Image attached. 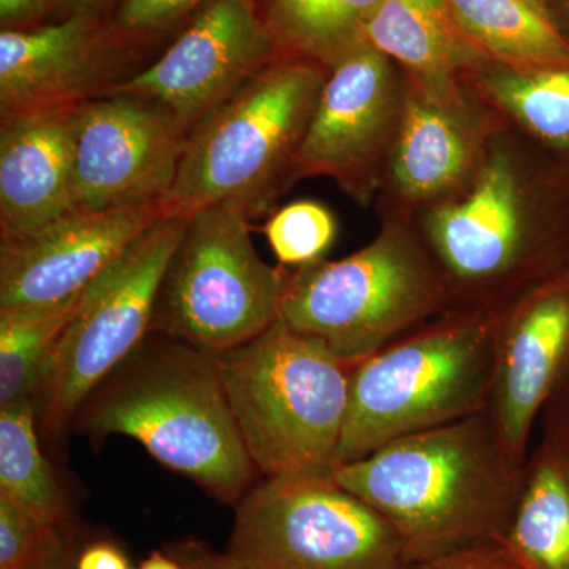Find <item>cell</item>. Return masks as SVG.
Here are the masks:
<instances>
[{
	"mask_svg": "<svg viewBox=\"0 0 569 569\" xmlns=\"http://www.w3.org/2000/svg\"><path fill=\"white\" fill-rule=\"evenodd\" d=\"M449 312L497 316L569 269V171L503 122L466 192L411 220Z\"/></svg>",
	"mask_w": 569,
	"mask_h": 569,
	"instance_id": "6da1fadb",
	"label": "cell"
},
{
	"mask_svg": "<svg viewBox=\"0 0 569 569\" xmlns=\"http://www.w3.org/2000/svg\"><path fill=\"white\" fill-rule=\"evenodd\" d=\"M523 471L486 411L389 441L332 479L395 529L411 565L503 541Z\"/></svg>",
	"mask_w": 569,
	"mask_h": 569,
	"instance_id": "7a4b0ae2",
	"label": "cell"
},
{
	"mask_svg": "<svg viewBox=\"0 0 569 569\" xmlns=\"http://www.w3.org/2000/svg\"><path fill=\"white\" fill-rule=\"evenodd\" d=\"M74 421L93 440L133 438L228 507H238L260 475L236 425L217 356L174 337H146L93 389Z\"/></svg>",
	"mask_w": 569,
	"mask_h": 569,
	"instance_id": "3957f363",
	"label": "cell"
},
{
	"mask_svg": "<svg viewBox=\"0 0 569 569\" xmlns=\"http://www.w3.org/2000/svg\"><path fill=\"white\" fill-rule=\"evenodd\" d=\"M236 425L263 478H329L339 467L355 367L277 320L216 355Z\"/></svg>",
	"mask_w": 569,
	"mask_h": 569,
	"instance_id": "277c9868",
	"label": "cell"
},
{
	"mask_svg": "<svg viewBox=\"0 0 569 569\" xmlns=\"http://www.w3.org/2000/svg\"><path fill=\"white\" fill-rule=\"evenodd\" d=\"M329 69L280 56L192 127L168 216L190 217L209 206L241 203L252 217L296 182L299 148Z\"/></svg>",
	"mask_w": 569,
	"mask_h": 569,
	"instance_id": "5b68a950",
	"label": "cell"
},
{
	"mask_svg": "<svg viewBox=\"0 0 569 569\" xmlns=\"http://www.w3.org/2000/svg\"><path fill=\"white\" fill-rule=\"evenodd\" d=\"M496 316L447 312L355 367L339 466L488 408Z\"/></svg>",
	"mask_w": 569,
	"mask_h": 569,
	"instance_id": "8992f818",
	"label": "cell"
},
{
	"mask_svg": "<svg viewBox=\"0 0 569 569\" xmlns=\"http://www.w3.org/2000/svg\"><path fill=\"white\" fill-rule=\"evenodd\" d=\"M381 220L380 233L350 257L284 268L279 320L350 365L448 310L443 282L413 223Z\"/></svg>",
	"mask_w": 569,
	"mask_h": 569,
	"instance_id": "52a82bcc",
	"label": "cell"
},
{
	"mask_svg": "<svg viewBox=\"0 0 569 569\" xmlns=\"http://www.w3.org/2000/svg\"><path fill=\"white\" fill-rule=\"evenodd\" d=\"M250 219L241 203L209 206L189 217L160 290L153 332L220 355L279 320L284 268L258 254Z\"/></svg>",
	"mask_w": 569,
	"mask_h": 569,
	"instance_id": "ba28073f",
	"label": "cell"
},
{
	"mask_svg": "<svg viewBox=\"0 0 569 569\" xmlns=\"http://www.w3.org/2000/svg\"><path fill=\"white\" fill-rule=\"evenodd\" d=\"M187 223L189 217L164 216L81 291L33 400L48 433L58 436L74 421L93 389L152 331L164 276Z\"/></svg>",
	"mask_w": 569,
	"mask_h": 569,
	"instance_id": "9c48e42d",
	"label": "cell"
},
{
	"mask_svg": "<svg viewBox=\"0 0 569 569\" xmlns=\"http://www.w3.org/2000/svg\"><path fill=\"white\" fill-rule=\"evenodd\" d=\"M239 569H411L395 529L329 478H263L222 553Z\"/></svg>",
	"mask_w": 569,
	"mask_h": 569,
	"instance_id": "30bf717a",
	"label": "cell"
},
{
	"mask_svg": "<svg viewBox=\"0 0 569 569\" xmlns=\"http://www.w3.org/2000/svg\"><path fill=\"white\" fill-rule=\"evenodd\" d=\"M406 78L383 52L359 44L321 89L296 159V181L332 179L356 203L377 200L402 118Z\"/></svg>",
	"mask_w": 569,
	"mask_h": 569,
	"instance_id": "8fae6325",
	"label": "cell"
},
{
	"mask_svg": "<svg viewBox=\"0 0 569 569\" xmlns=\"http://www.w3.org/2000/svg\"><path fill=\"white\" fill-rule=\"evenodd\" d=\"M189 130L156 100L108 93L73 114V213L164 203Z\"/></svg>",
	"mask_w": 569,
	"mask_h": 569,
	"instance_id": "7c38bea8",
	"label": "cell"
},
{
	"mask_svg": "<svg viewBox=\"0 0 569 569\" xmlns=\"http://www.w3.org/2000/svg\"><path fill=\"white\" fill-rule=\"evenodd\" d=\"M403 78L402 118L377 200L381 217L411 222L466 192L501 121L466 82L436 89Z\"/></svg>",
	"mask_w": 569,
	"mask_h": 569,
	"instance_id": "4fadbf2b",
	"label": "cell"
},
{
	"mask_svg": "<svg viewBox=\"0 0 569 569\" xmlns=\"http://www.w3.org/2000/svg\"><path fill=\"white\" fill-rule=\"evenodd\" d=\"M280 56L252 0H209L156 62L119 82L110 93L156 100L190 132Z\"/></svg>",
	"mask_w": 569,
	"mask_h": 569,
	"instance_id": "5bb4252c",
	"label": "cell"
},
{
	"mask_svg": "<svg viewBox=\"0 0 569 569\" xmlns=\"http://www.w3.org/2000/svg\"><path fill=\"white\" fill-rule=\"evenodd\" d=\"M569 369V269L496 316L486 413L509 460L523 471L542 408Z\"/></svg>",
	"mask_w": 569,
	"mask_h": 569,
	"instance_id": "9a60e30c",
	"label": "cell"
},
{
	"mask_svg": "<svg viewBox=\"0 0 569 569\" xmlns=\"http://www.w3.org/2000/svg\"><path fill=\"white\" fill-rule=\"evenodd\" d=\"M127 39L88 13L33 29L0 32V121L22 112L74 107L127 80Z\"/></svg>",
	"mask_w": 569,
	"mask_h": 569,
	"instance_id": "2e32d148",
	"label": "cell"
},
{
	"mask_svg": "<svg viewBox=\"0 0 569 569\" xmlns=\"http://www.w3.org/2000/svg\"><path fill=\"white\" fill-rule=\"evenodd\" d=\"M164 216V203L74 212L40 233L2 241L0 310L58 305L80 295Z\"/></svg>",
	"mask_w": 569,
	"mask_h": 569,
	"instance_id": "e0dca14e",
	"label": "cell"
},
{
	"mask_svg": "<svg viewBox=\"0 0 569 569\" xmlns=\"http://www.w3.org/2000/svg\"><path fill=\"white\" fill-rule=\"evenodd\" d=\"M74 108L0 121L2 241L29 238L73 213Z\"/></svg>",
	"mask_w": 569,
	"mask_h": 569,
	"instance_id": "ac0fdd59",
	"label": "cell"
},
{
	"mask_svg": "<svg viewBox=\"0 0 569 569\" xmlns=\"http://www.w3.org/2000/svg\"><path fill=\"white\" fill-rule=\"evenodd\" d=\"M365 40L407 78L436 89L458 88L492 61L460 31L447 0H381Z\"/></svg>",
	"mask_w": 569,
	"mask_h": 569,
	"instance_id": "d6986e66",
	"label": "cell"
},
{
	"mask_svg": "<svg viewBox=\"0 0 569 569\" xmlns=\"http://www.w3.org/2000/svg\"><path fill=\"white\" fill-rule=\"evenodd\" d=\"M463 82L508 129L569 171V66L489 61Z\"/></svg>",
	"mask_w": 569,
	"mask_h": 569,
	"instance_id": "ffe728a7",
	"label": "cell"
},
{
	"mask_svg": "<svg viewBox=\"0 0 569 569\" xmlns=\"http://www.w3.org/2000/svg\"><path fill=\"white\" fill-rule=\"evenodd\" d=\"M503 542L522 569H569V462L549 438L530 449Z\"/></svg>",
	"mask_w": 569,
	"mask_h": 569,
	"instance_id": "44dd1931",
	"label": "cell"
},
{
	"mask_svg": "<svg viewBox=\"0 0 569 569\" xmlns=\"http://www.w3.org/2000/svg\"><path fill=\"white\" fill-rule=\"evenodd\" d=\"M468 40L512 67L569 66V41L545 0H447Z\"/></svg>",
	"mask_w": 569,
	"mask_h": 569,
	"instance_id": "7402d4cb",
	"label": "cell"
},
{
	"mask_svg": "<svg viewBox=\"0 0 569 569\" xmlns=\"http://www.w3.org/2000/svg\"><path fill=\"white\" fill-rule=\"evenodd\" d=\"M280 54L332 69L365 43L381 0H252Z\"/></svg>",
	"mask_w": 569,
	"mask_h": 569,
	"instance_id": "603a6c76",
	"label": "cell"
},
{
	"mask_svg": "<svg viewBox=\"0 0 569 569\" xmlns=\"http://www.w3.org/2000/svg\"><path fill=\"white\" fill-rule=\"evenodd\" d=\"M32 400L0 407V496L51 529L73 526L69 496L41 451Z\"/></svg>",
	"mask_w": 569,
	"mask_h": 569,
	"instance_id": "cb8c5ba5",
	"label": "cell"
},
{
	"mask_svg": "<svg viewBox=\"0 0 569 569\" xmlns=\"http://www.w3.org/2000/svg\"><path fill=\"white\" fill-rule=\"evenodd\" d=\"M80 295L58 305L0 310V407L36 400L44 366Z\"/></svg>",
	"mask_w": 569,
	"mask_h": 569,
	"instance_id": "d4e9b609",
	"label": "cell"
},
{
	"mask_svg": "<svg viewBox=\"0 0 569 569\" xmlns=\"http://www.w3.org/2000/svg\"><path fill=\"white\" fill-rule=\"evenodd\" d=\"M263 233L282 268L323 260L337 238L335 213L325 204L299 200L272 212Z\"/></svg>",
	"mask_w": 569,
	"mask_h": 569,
	"instance_id": "484cf974",
	"label": "cell"
},
{
	"mask_svg": "<svg viewBox=\"0 0 569 569\" xmlns=\"http://www.w3.org/2000/svg\"><path fill=\"white\" fill-rule=\"evenodd\" d=\"M54 530L0 496V569L31 568Z\"/></svg>",
	"mask_w": 569,
	"mask_h": 569,
	"instance_id": "4316f807",
	"label": "cell"
},
{
	"mask_svg": "<svg viewBox=\"0 0 569 569\" xmlns=\"http://www.w3.org/2000/svg\"><path fill=\"white\" fill-rule=\"evenodd\" d=\"M209 0H121L111 22L127 39L137 40L170 28Z\"/></svg>",
	"mask_w": 569,
	"mask_h": 569,
	"instance_id": "83f0119b",
	"label": "cell"
},
{
	"mask_svg": "<svg viewBox=\"0 0 569 569\" xmlns=\"http://www.w3.org/2000/svg\"><path fill=\"white\" fill-rule=\"evenodd\" d=\"M411 569H522L503 541H489L456 550Z\"/></svg>",
	"mask_w": 569,
	"mask_h": 569,
	"instance_id": "f1b7e54d",
	"label": "cell"
},
{
	"mask_svg": "<svg viewBox=\"0 0 569 569\" xmlns=\"http://www.w3.org/2000/svg\"><path fill=\"white\" fill-rule=\"evenodd\" d=\"M542 437L549 438L569 462V369L542 408Z\"/></svg>",
	"mask_w": 569,
	"mask_h": 569,
	"instance_id": "f546056e",
	"label": "cell"
},
{
	"mask_svg": "<svg viewBox=\"0 0 569 569\" xmlns=\"http://www.w3.org/2000/svg\"><path fill=\"white\" fill-rule=\"evenodd\" d=\"M63 0H0V24L2 29H33L58 9Z\"/></svg>",
	"mask_w": 569,
	"mask_h": 569,
	"instance_id": "4dcf8cb0",
	"label": "cell"
},
{
	"mask_svg": "<svg viewBox=\"0 0 569 569\" xmlns=\"http://www.w3.org/2000/svg\"><path fill=\"white\" fill-rule=\"evenodd\" d=\"M82 545L77 526L52 531L40 559L29 569H77L78 550Z\"/></svg>",
	"mask_w": 569,
	"mask_h": 569,
	"instance_id": "1f68e13d",
	"label": "cell"
},
{
	"mask_svg": "<svg viewBox=\"0 0 569 569\" xmlns=\"http://www.w3.org/2000/svg\"><path fill=\"white\" fill-rule=\"evenodd\" d=\"M77 569H134L121 546L110 539L82 542L78 550Z\"/></svg>",
	"mask_w": 569,
	"mask_h": 569,
	"instance_id": "d6a6232c",
	"label": "cell"
},
{
	"mask_svg": "<svg viewBox=\"0 0 569 569\" xmlns=\"http://www.w3.org/2000/svg\"><path fill=\"white\" fill-rule=\"evenodd\" d=\"M168 550L193 569H239L228 563L222 553L213 552L198 541H182Z\"/></svg>",
	"mask_w": 569,
	"mask_h": 569,
	"instance_id": "836d02e7",
	"label": "cell"
},
{
	"mask_svg": "<svg viewBox=\"0 0 569 569\" xmlns=\"http://www.w3.org/2000/svg\"><path fill=\"white\" fill-rule=\"evenodd\" d=\"M134 569H193L186 561L178 559L170 550H153Z\"/></svg>",
	"mask_w": 569,
	"mask_h": 569,
	"instance_id": "e575fe53",
	"label": "cell"
},
{
	"mask_svg": "<svg viewBox=\"0 0 569 569\" xmlns=\"http://www.w3.org/2000/svg\"><path fill=\"white\" fill-rule=\"evenodd\" d=\"M118 0H63V6L69 7L70 13H88L103 17Z\"/></svg>",
	"mask_w": 569,
	"mask_h": 569,
	"instance_id": "d590c367",
	"label": "cell"
},
{
	"mask_svg": "<svg viewBox=\"0 0 569 569\" xmlns=\"http://www.w3.org/2000/svg\"><path fill=\"white\" fill-rule=\"evenodd\" d=\"M550 17L559 26L560 32L569 41V0H545Z\"/></svg>",
	"mask_w": 569,
	"mask_h": 569,
	"instance_id": "8d00e7d4",
	"label": "cell"
}]
</instances>
